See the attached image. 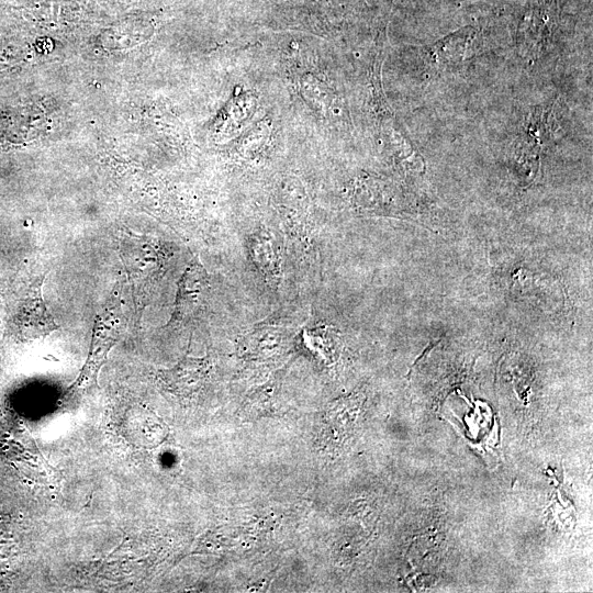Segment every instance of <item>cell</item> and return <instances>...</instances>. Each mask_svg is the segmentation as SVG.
<instances>
[{
  "label": "cell",
  "instance_id": "6da1fadb",
  "mask_svg": "<svg viewBox=\"0 0 593 593\" xmlns=\"http://www.w3.org/2000/svg\"><path fill=\"white\" fill-rule=\"evenodd\" d=\"M293 320L268 318L244 334L238 340L239 356L250 362H267L288 353L295 336Z\"/></svg>",
  "mask_w": 593,
  "mask_h": 593
},
{
  "label": "cell",
  "instance_id": "7a4b0ae2",
  "mask_svg": "<svg viewBox=\"0 0 593 593\" xmlns=\"http://www.w3.org/2000/svg\"><path fill=\"white\" fill-rule=\"evenodd\" d=\"M282 237L267 227H260L246 237L249 261L262 281L273 291L283 278Z\"/></svg>",
  "mask_w": 593,
  "mask_h": 593
},
{
  "label": "cell",
  "instance_id": "3957f363",
  "mask_svg": "<svg viewBox=\"0 0 593 593\" xmlns=\"http://www.w3.org/2000/svg\"><path fill=\"white\" fill-rule=\"evenodd\" d=\"M473 32L472 27L461 29L429 47L426 51V60L430 67L438 68L441 65L459 59Z\"/></svg>",
  "mask_w": 593,
  "mask_h": 593
}]
</instances>
